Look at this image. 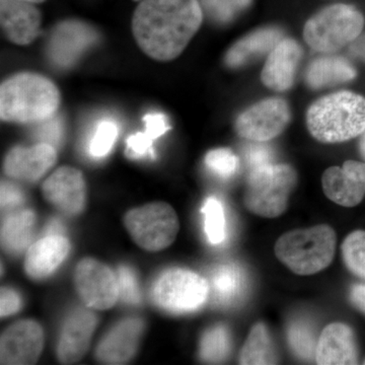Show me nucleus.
Listing matches in <instances>:
<instances>
[{
  "label": "nucleus",
  "instance_id": "obj_17",
  "mask_svg": "<svg viewBox=\"0 0 365 365\" xmlns=\"http://www.w3.org/2000/svg\"><path fill=\"white\" fill-rule=\"evenodd\" d=\"M302 56V47L297 41L281 40L269 53L267 61L261 73L262 83L270 90H289L294 85Z\"/></svg>",
  "mask_w": 365,
  "mask_h": 365
},
{
  "label": "nucleus",
  "instance_id": "obj_13",
  "mask_svg": "<svg viewBox=\"0 0 365 365\" xmlns=\"http://www.w3.org/2000/svg\"><path fill=\"white\" fill-rule=\"evenodd\" d=\"M46 200L67 215H76L86 205V182L81 170L62 167L48 178L42 187Z\"/></svg>",
  "mask_w": 365,
  "mask_h": 365
},
{
  "label": "nucleus",
  "instance_id": "obj_14",
  "mask_svg": "<svg viewBox=\"0 0 365 365\" xmlns=\"http://www.w3.org/2000/svg\"><path fill=\"white\" fill-rule=\"evenodd\" d=\"M322 185L331 201L354 207L365 195V163L347 160L341 168H329L322 177Z\"/></svg>",
  "mask_w": 365,
  "mask_h": 365
},
{
  "label": "nucleus",
  "instance_id": "obj_40",
  "mask_svg": "<svg viewBox=\"0 0 365 365\" xmlns=\"http://www.w3.org/2000/svg\"><path fill=\"white\" fill-rule=\"evenodd\" d=\"M350 300L353 306L365 314V285L356 284L350 292Z\"/></svg>",
  "mask_w": 365,
  "mask_h": 365
},
{
  "label": "nucleus",
  "instance_id": "obj_25",
  "mask_svg": "<svg viewBox=\"0 0 365 365\" xmlns=\"http://www.w3.org/2000/svg\"><path fill=\"white\" fill-rule=\"evenodd\" d=\"M35 213L31 210L16 211L7 215L1 225V244L6 251L20 254L32 241Z\"/></svg>",
  "mask_w": 365,
  "mask_h": 365
},
{
  "label": "nucleus",
  "instance_id": "obj_7",
  "mask_svg": "<svg viewBox=\"0 0 365 365\" xmlns=\"http://www.w3.org/2000/svg\"><path fill=\"white\" fill-rule=\"evenodd\" d=\"M210 294L208 281L193 271L172 268L160 274L153 284V302L174 314H187L200 309Z\"/></svg>",
  "mask_w": 365,
  "mask_h": 365
},
{
  "label": "nucleus",
  "instance_id": "obj_19",
  "mask_svg": "<svg viewBox=\"0 0 365 365\" xmlns=\"http://www.w3.org/2000/svg\"><path fill=\"white\" fill-rule=\"evenodd\" d=\"M314 360L319 365L356 364L359 352L351 328L342 323L327 326L319 336Z\"/></svg>",
  "mask_w": 365,
  "mask_h": 365
},
{
  "label": "nucleus",
  "instance_id": "obj_42",
  "mask_svg": "<svg viewBox=\"0 0 365 365\" xmlns=\"http://www.w3.org/2000/svg\"><path fill=\"white\" fill-rule=\"evenodd\" d=\"M64 234V225H62V222H60L59 220H52L51 222H49V225L46 227V235H61Z\"/></svg>",
  "mask_w": 365,
  "mask_h": 365
},
{
  "label": "nucleus",
  "instance_id": "obj_41",
  "mask_svg": "<svg viewBox=\"0 0 365 365\" xmlns=\"http://www.w3.org/2000/svg\"><path fill=\"white\" fill-rule=\"evenodd\" d=\"M350 50H351V52L355 56L359 57V58L365 61V35L361 36V37L359 36V37L353 42Z\"/></svg>",
  "mask_w": 365,
  "mask_h": 365
},
{
  "label": "nucleus",
  "instance_id": "obj_28",
  "mask_svg": "<svg viewBox=\"0 0 365 365\" xmlns=\"http://www.w3.org/2000/svg\"><path fill=\"white\" fill-rule=\"evenodd\" d=\"M232 350V337L227 327L217 325L204 334L200 342V357L204 361H223Z\"/></svg>",
  "mask_w": 365,
  "mask_h": 365
},
{
  "label": "nucleus",
  "instance_id": "obj_33",
  "mask_svg": "<svg viewBox=\"0 0 365 365\" xmlns=\"http://www.w3.org/2000/svg\"><path fill=\"white\" fill-rule=\"evenodd\" d=\"M200 4L211 19L220 23H227L246 9L251 0H200Z\"/></svg>",
  "mask_w": 365,
  "mask_h": 365
},
{
  "label": "nucleus",
  "instance_id": "obj_30",
  "mask_svg": "<svg viewBox=\"0 0 365 365\" xmlns=\"http://www.w3.org/2000/svg\"><path fill=\"white\" fill-rule=\"evenodd\" d=\"M205 217V232L212 245L222 244L227 239V220L222 202L216 197H209L202 207Z\"/></svg>",
  "mask_w": 365,
  "mask_h": 365
},
{
  "label": "nucleus",
  "instance_id": "obj_9",
  "mask_svg": "<svg viewBox=\"0 0 365 365\" xmlns=\"http://www.w3.org/2000/svg\"><path fill=\"white\" fill-rule=\"evenodd\" d=\"M95 28L81 21H61L52 29L46 45V56L54 67L71 68L98 42Z\"/></svg>",
  "mask_w": 365,
  "mask_h": 365
},
{
  "label": "nucleus",
  "instance_id": "obj_39",
  "mask_svg": "<svg viewBox=\"0 0 365 365\" xmlns=\"http://www.w3.org/2000/svg\"><path fill=\"white\" fill-rule=\"evenodd\" d=\"M21 307L20 295L11 288H1L0 295V314L2 318L18 313Z\"/></svg>",
  "mask_w": 365,
  "mask_h": 365
},
{
  "label": "nucleus",
  "instance_id": "obj_34",
  "mask_svg": "<svg viewBox=\"0 0 365 365\" xmlns=\"http://www.w3.org/2000/svg\"><path fill=\"white\" fill-rule=\"evenodd\" d=\"M34 125L33 135L41 143L50 144L55 148L61 146L66 134V124L62 115L57 113L49 119Z\"/></svg>",
  "mask_w": 365,
  "mask_h": 365
},
{
  "label": "nucleus",
  "instance_id": "obj_1",
  "mask_svg": "<svg viewBox=\"0 0 365 365\" xmlns=\"http://www.w3.org/2000/svg\"><path fill=\"white\" fill-rule=\"evenodd\" d=\"M203 9L198 0H143L132 30L137 44L151 58H177L200 28Z\"/></svg>",
  "mask_w": 365,
  "mask_h": 365
},
{
  "label": "nucleus",
  "instance_id": "obj_22",
  "mask_svg": "<svg viewBox=\"0 0 365 365\" xmlns=\"http://www.w3.org/2000/svg\"><path fill=\"white\" fill-rule=\"evenodd\" d=\"M281 40L282 32L278 29L268 28L256 31L230 48L225 56V63L234 68L244 66L252 60L269 54Z\"/></svg>",
  "mask_w": 365,
  "mask_h": 365
},
{
  "label": "nucleus",
  "instance_id": "obj_45",
  "mask_svg": "<svg viewBox=\"0 0 365 365\" xmlns=\"http://www.w3.org/2000/svg\"><path fill=\"white\" fill-rule=\"evenodd\" d=\"M364 364H365V361H364Z\"/></svg>",
  "mask_w": 365,
  "mask_h": 365
},
{
  "label": "nucleus",
  "instance_id": "obj_11",
  "mask_svg": "<svg viewBox=\"0 0 365 365\" xmlns=\"http://www.w3.org/2000/svg\"><path fill=\"white\" fill-rule=\"evenodd\" d=\"M76 290L86 306L108 309L116 304L119 285L111 269L95 259L79 262L74 274Z\"/></svg>",
  "mask_w": 365,
  "mask_h": 365
},
{
  "label": "nucleus",
  "instance_id": "obj_8",
  "mask_svg": "<svg viewBox=\"0 0 365 365\" xmlns=\"http://www.w3.org/2000/svg\"><path fill=\"white\" fill-rule=\"evenodd\" d=\"M125 227L139 247L157 252L175 242L180 223L172 206L155 202L129 211L125 215Z\"/></svg>",
  "mask_w": 365,
  "mask_h": 365
},
{
  "label": "nucleus",
  "instance_id": "obj_3",
  "mask_svg": "<svg viewBox=\"0 0 365 365\" xmlns=\"http://www.w3.org/2000/svg\"><path fill=\"white\" fill-rule=\"evenodd\" d=\"M307 124L312 135L323 143H339L365 130V98L339 91L319 98L309 107Z\"/></svg>",
  "mask_w": 365,
  "mask_h": 365
},
{
  "label": "nucleus",
  "instance_id": "obj_21",
  "mask_svg": "<svg viewBox=\"0 0 365 365\" xmlns=\"http://www.w3.org/2000/svg\"><path fill=\"white\" fill-rule=\"evenodd\" d=\"M69 251L71 244L63 235H46L26 252V274L33 279H44L61 265Z\"/></svg>",
  "mask_w": 365,
  "mask_h": 365
},
{
  "label": "nucleus",
  "instance_id": "obj_29",
  "mask_svg": "<svg viewBox=\"0 0 365 365\" xmlns=\"http://www.w3.org/2000/svg\"><path fill=\"white\" fill-rule=\"evenodd\" d=\"M290 348L299 359L311 361L316 356L318 340L311 324L302 319L292 322L287 329Z\"/></svg>",
  "mask_w": 365,
  "mask_h": 365
},
{
  "label": "nucleus",
  "instance_id": "obj_24",
  "mask_svg": "<svg viewBox=\"0 0 365 365\" xmlns=\"http://www.w3.org/2000/svg\"><path fill=\"white\" fill-rule=\"evenodd\" d=\"M210 294L220 306H232L241 299L246 288V279L242 269L235 264L218 266L211 273Z\"/></svg>",
  "mask_w": 365,
  "mask_h": 365
},
{
  "label": "nucleus",
  "instance_id": "obj_38",
  "mask_svg": "<svg viewBox=\"0 0 365 365\" xmlns=\"http://www.w3.org/2000/svg\"><path fill=\"white\" fill-rule=\"evenodd\" d=\"M25 202L23 191L11 182H2L1 207L2 210H11Z\"/></svg>",
  "mask_w": 365,
  "mask_h": 365
},
{
  "label": "nucleus",
  "instance_id": "obj_4",
  "mask_svg": "<svg viewBox=\"0 0 365 365\" xmlns=\"http://www.w3.org/2000/svg\"><path fill=\"white\" fill-rule=\"evenodd\" d=\"M335 230L327 225L297 230L282 235L275 244L276 256L299 275L321 272L332 263L336 252Z\"/></svg>",
  "mask_w": 365,
  "mask_h": 365
},
{
  "label": "nucleus",
  "instance_id": "obj_5",
  "mask_svg": "<svg viewBox=\"0 0 365 365\" xmlns=\"http://www.w3.org/2000/svg\"><path fill=\"white\" fill-rule=\"evenodd\" d=\"M297 182V172L284 163H271L251 170L245 192V205L254 215L277 217L287 210L288 199Z\"/></svg>",
  "mask_w": 365,
  "mask_h": 365
},
{
  "label": "nucleus",
  "instance_id": "obj_32",
  "mask_svg": "<svg viewBox=\"0 0 365 365\" xmlns=\"http://www.w3.org/2000/svg\"><path fill=\"white\" fill-rule=\"evenodd\" d=\"M118 125L110 119L102 120L91 137L88 150L91 158H103L112 150L118 137Z\"/></svg>",
  "mask_w": 365,
  "mask_h": 365
},
{
  "label": "nucleus",
  "instance_id": "obj_20",
  "mask_svg": "<svg viewBox=\"0 0 365 365\" xmlns=\"http://www.w3.org/2000/svg\"><path fill=\"white\" fill-rule=\"evenodd\" d=\"M143 332L141 319H127L120 322L98 346V360L110 364L129 361L135 354Z\"/></svg>",
  "mask_w": 365,
  "mask_h": 365
},
{
  "label": "nucleus",
  "instance_id": "obj_12",
  "mask_svg": "<svg viewBox=\"0 0 365 365\" xmlns=\"http://www.w3.org/2000/svg\"><path fill=\"white\" fill-rule=\"evenodd\" d=\"M44 346V332L39 324L26 319L16 322L2 333L0 339L1 364H33Z\"/></svg>",
  "mask_w": 365,
  "mask_h": 365
},
{
  "label": "nucleus",
  "instance_id": "obj_23",
  "mask_svg": "<svg viewBox=\"0 0 365 365\" xmlns=\"http://www.w3.org/2000/svg\"><path fill=\"white\" fill-rule=\"evenodd\" d=\"M355 76L356 71L348 60L339 56H325L312 62L306 79L307 85L318 90L347 83Z\"/></svg>",
  "mask_w": 365,
  "mask_h": 365
},
{
  "label": "nucleus",
  "instance_id": "obj_27",
  "mask_svg": "<svg viewBox=\"0 0 365 365\" xmlns=\"http://www.w3.org/2000/svg\"><path fill=\"white\" fill-rule=\"evenodd\" d=\"M278 357L265 324H256L245 343L240 356L241 364H275Z\"/></svg>",
  "mask_w": 365,
  "mask_h": 365
},
{
  "label": "nucleus",
  "instance_id": "obj_35",
  "mask_svg": "<svg viewBox=\"0 0 365 365\" xmlns=\"http://www.w3.org/2000/svg\"><path fill=\"white\" fill-rule=\"evenodd\" d=\"M205 163L211 172L218 177L227 179L232 177L237 169V158L227 148H218L209 151L205 158Z\"/></svg>",
  "mask_w": 365,
  "mask_h": 365
},
{
  "label": "nucleus",
  "instance_id": "obj_16",
  "mask_svg": "<svg viewBox=\"0 0 365 365\" xmlns=\"http://www.w3.org/2000/svg\"><path fill=\"white\" fill-rule=\"evenodd\" d=\"M56 160V148L50 144L16 146L7 153L4 170L7 176L18 181L36 182L51 169Z\"/></svg>",
  "mask_w": 365,
  "mask_h": 365
},
{
  "label": "nucleus",
  "instance_id": "obj_43",
  "mask_svg": "<svg viewBox=\"0 0 365 365\" xmlns=\"http://www.w3.org/2000/svg\"><path fill=\"white\" fill-rule=\"evenodd\" d=\"M359 150L362 158L365 160V130L364 133L361 134V138H360Z\"/></svg>",
  "mask_w": 365,
  "mask_h": 365
},
{
  "label": "nucleus",
  "instance_id": "obj_15",
  "mask_svg": "<svg viewBox=\"0 0 365 365\" xmlns=\"http://www.w3.org/2000/svg\"><path fill=\"white\" fill-rule=\"evenodd\" d=\"M0 21L7 39L16 45H29L41 33L42 16L32 2L0 0Z\"/></svg>",
  "mask_w": 365,
  "mask_h": 365
},
{
  "label": "nucleus",
  "instance_id": "obj_26",
  "mask_svg": "<svg viewBox=\"0 0 365 365\" xmlns=\"http://www.w3.org/2000/svg\"><path fill=\"white\" fill-rule=\"evenodd\" d=\"M145 130L139 132L127 139V155L128 157L140 158H155L153 143L170 129L167 117L160 113H151L143 118Z\"/></svg>",
  "mask_w": 365,
  "mask_h": 365
},
{
  "label": "nucleus",
  "instance_id": "obj_2",
  "mask_svg": "<svg viewBox=\"0 0 365 365\" xmlns=\"http://www.w3.org/2000/svg\"><path fill=\"white\" fill-rule=\"evenodd\" d=\"M60 93L50 79L21 72L2 83L0 116L2 121L36 124L58 113Z\"/></svg>",
  "mask_w": 365,
  "mask_h": 365
},
{
  "label": "nucleus",
  "instance_id": "obj_37",
  "mask_svg": "<svg viewBox=\"0 0 365 365\" xmlns=\"http://www.w3.org/2000/svg\"><path fill=\"white\" fill-rule=\"evenodd\" d=\"M245 158L251 172L273 163V151L267 145H264L263 143H257L246 148Z\"/></svg>",
  "mask_w": 365,
  "mask_h": 365
},
{
  "label": "nucleus",
  "instance_id": "obj_10",
  "mask_svg": "<svg viewBox=\"0 0 365 365\" xmlns=\"http://www.w3.org/2000/svg\"><path fill=\"white\" fill-rule=\"evenodd\" d=\"M290 120L287 103L271 98L242 113L235 122L237 134L254 143H266L282 133Z\"/></svg>",
  "mask_w": 365,
  "mask_h": 365
},
{
  "label": "nucleus",
  "instance_id": "obj_36",
  "mask_svg": "<svg viewBox=\"0 0 365 365\" xmlns=\"http://www.w3.org/2000/svg\"><path fill=\"white\" fill-rule=\"evenodd\" d=\"M117 276L119 297L126 304H138L141 300V294L134 271L127 266H121L118 269Z\"/></svg>",
  "mask_w": 365,
  "mask_h": 365
},
{
  "label": "nucleus",
  "instance_id": "obj_31",
  "mask_svg": "<svg viewBox=\"0 0 365 365\" xmlns=\"http://www.w3.org/2000/svg\"><path fill=\"white\" fill-rule=\"evenodd\" d=\"M343 260L346 267L359 277L365 279V232L355 230L343 242Z\"/></svg>",
  "mask_w": 365,
  "mask_h": 365
},
{
  "label": "nucleus",
  "instance_id": "obj_6",
  "mask_svg": "<svg viewBox=\"0 0 365 365\" xmlns=\"http://www.w3.org/2000/svg\"><path fill=\"white\" fill-rule=\"evenodd\" d=\"M364 26V16L355 7L334 4L307 21L304 37L307 45L316 51L333 53L354 42Z\"/></svg>",
  "mask_w": 365,
  "mask_h": 365
},
{
  "label": "nucleus",
  "instance_id": "obj_18",
  "mask_svg": "<svg viewBox=\"0 0 365 365\" xmlns=\"http://www.w3.org/2000/svg\"><path fill=\"white\" fill-rule=\"evenodd\" d=\"M97 326L95 314L85 309H78L68 317L58 343L57 355L63 364L79 361L88 352L91 336Z\"/></svg>",
  "mask_w": 365,
  "mask_h": 365
},
{
  "label": "nucleus",
  "instance_id": "obj_44",
  "mask_svg": "<svg viewBox=\"0 0 365 365\" xmlns=\"http://www.w3.org/2000/svg\"><path fill=\"white\" fill-rule=\"evenodd\" d=\"M26 1L32 2V4H40V2L45 1V0H26Z\"/></svg>",
  "mask_w": 365,
  "mask_h": 365
}]
</instances>
